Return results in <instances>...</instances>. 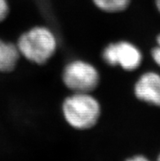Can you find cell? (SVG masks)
I'll use <instances>...</instances> for the list:
<instances>
[{
	"mask_svg": "<svg viewBox=\"0 0 160 161\" xmlns=\"http://www.w3.org/2000/svg\"><path fill=\"white\" fill-rule=\"evenodd\" d=\"M132 0H92L95 6L102 12L117 13L126 10Z\"/></svg>",
	"mask_w": 160,
	"mask_h": 161,
	"instance_id": "cell-7",
	"label": "cell"
},
{
	"mask_svg": "<svg viewBox=\"0 0 160 161\" xmlns=\"http://www.w3.org/2000/svg\"><path fill=\"white\" fill-rule=\"evenodd\" d=\"M151 56L155 63L160 66V35L157 38V46L154 47L151 52Z\"/></svg>",
	"mask_w": 160,
	"mask_h": 161,
	"instance_id": "cell-9",
	"label": "cell"
},
{
	"mask_svg": "<svg viewBox=\"0 0 160 161\" xmlns=\"http://www.w3.org/2000/svg\"><path fill=\"white\" fill-rule=\"evenodd\" d=\"M9 13V5L8 0H0V23L7 18Z\"/></svg>",
	"mask_w": 160,
	"mask_h": 161,
	"instance_id": "cell-8",
	"label": "cell"
},
{
	"mask_svg": "<svg viewBox=\"0 0 160 161\" xmlns=\"http://www.w3.org/2000/svg\"><path fill=\"white\" fill-rule=\"evenodd\" d=\"M62 80L65 87L73 92H91L99 84L100 74L89 62L74 60L65 66Z\"/></svg>",
	"mask_w": 160,
	"mask_h": 161,
	"instance_id": "cell-3",
	"label": "cell"
},
{
	"mask_svg": "<svg viewBox=\"0 0 160 161\" xmlns=\"http://www.w3.org/2000/svg\"><path fill=\"white\" fill-rule=\"evenodd\" d=\"M155 3H156V7L158 8V10L160 12V0H155Z\"/></svg>",
	"mask_w": 160,
	"mask_h": 161,
	"instance_id": "cell-11",
	"label": "cell"
},
{
	"mask_svg": "<svg viewBox=\"0 0 160 161\" xmlns=\"http://www.w3.org/2000/svg\"><path fill=\"white\" fill-rule=\"evenodd\" d=\"M125 161H150V160L147 157L144 156V155H134V156H132V157H129L128 159H126Z\"/></svg>",
	"mask_w": 160,
	"mask_h": 161,
	"instance_id": "cell-10",
	"label": "cell"
},
{
	"mask_svg": "<svg viewBox=\"0 0 160 161\" xmlns=\"http://www.w3.org/2000/svg\"><path fill=\"white\" fill-rule=\"evenodd\" d=\"M16 47L20 55L37 65L47 63L57 48L54 33L46 26H35L25 31L17 40Z\"/></svg>",
	"mask_w": 160,
	"mask_h": 161,
	"instance_id": "cell-2",
	"label": "cell"
},
{
	"mask_svg": "<svg viewBox=\"0 0 160 161\" xmlns=\"http://www.w3.org/2000/svg\"><path fill=\"white\" fill-rule=\"evenodd\" d=\"M157 161H160V154H159V155H158V159H157Z\"/></svg>",
	"mask_w": 160,
	"mask_h": 161,
	"instance_id": "cell-12",
	"label": "cell"
},
{
	"mask_svg": "<svg viewBox=\"0 0 160 161\" xmlns=\"http://www.w3.org/2000/svg\"><path fill=\"white\" fill-rule=\"evenodd\" d=\"M134 94L138 100L160 107V75L146 72L134 85Z\"/></svg>",
	"mask_w": 160,
	"mask_h": 161,
	"instance_id": "cell-5",
	"label": "cell"
},
{
	"mask_svg": "<svg viewBox=\"0 0 160 161\" xmlns=\"http://www.w3.org/2000/svg\"><path fill=\"white\" fill-rule=\"evenodd\" d=\"M102 57L111 66H119L126 71H132L140 67L142 54L140 49L128 41H119L107 45Z\"/></svg>",
	"mask_w": 160,
	"mask_h": 161,
	"instance_id": "cell-4",
	"label": "cell"
},
{
	"mask_svg": "<svg viewBox=\"0 0 160 161\" xmlns=\"http://www.w3.org/2000/svg\"><path fill=\"white\" fill-rule=\"evenodd\" d=\"M20 57L16 44L0 39V72L12 71L18 63Z\"/></svg>",
	"mask_w": 160,
	"mask_h": 161,
	"instance_id": "cell-6",
	"label": "cell"
},
{
	"mask_svg": "<svg viewBox=\"0 0 160 161\" xmlns=\"http://www.w3.org/2000/svg\"><path fill=\"white\" fill-rule=\"evenodd\" d=\"M61 110L67 124L77 130L93 128L102 113L99 102L91 92H73L64 100Z\"/></svg>",
	"mask_w": 160,
	"mask_h": 161,
	"instance_id": "cell-1",
	"label": "cell"
}]
</instances>
